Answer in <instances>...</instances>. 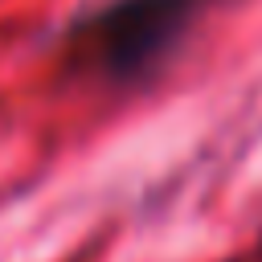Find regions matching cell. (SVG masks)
<instances>
[{
    "label": "cell",
    "instance_id": "6da1fadb",
    "mask_svg": "<svg viewBox=\"0 0 262 262\" xmlns=\"http://www.w3.org/2000/svg\"><path fill=\"white\" fill-rule=\"evenodd\" d=\"M209 0H106L70 29V49L86 74L111 86L151 82L184 45Z\"/></svg>",
    "mask_w": 262,
    "mask_h": 262
}]
</instances>
